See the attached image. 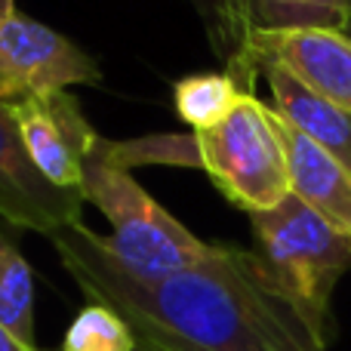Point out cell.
Wrapping results in <instances>:
<instances>
[{"label":"cell","mask_w":351,"mask_h":351,"mask_svg":"<svg viewBox=\"0 0 351 351\" xmlns=\"http://www.w3.org/2000/svg\"><path fill=\"white\" fill-rule=\"evenodd\" d=\"M49 241L86 302L114 308L142 351H330L253 250L213 243L197 265L142 280L84 222Z\"/></svg>","instance_id":"obj_1"},{"label":"cell","mask_w":351,"mask_h":351,"mask_svg":"<svg viewBox=\"0 0 351 351\" xmlns=\"http://www.w3.org/2000/svg\"><path fill=\"white\" fill-rule=\"evenodd\" d=\"M253 253L311 327L333 339V293L351 268V237L290 194L280 206L250 216Z\"/></svg>","instance_id":"obj_2"},{"label":"cell","mask_w":351,"mask_h":351,"mask_svg":"<svg viewBox=\"0 0 351 351\" xmlns=\"http://www.w3.org/2000/svg\"><path fill=\"white\" fill-rule=\"evenodd\" d=\"M80 194L108 219L111 234L105 237V247L111 250V256L142 280L185 271L206 259L213 247L188 231L170 210H164L130 176V170L108 164L96 145L84 164Z\"/></svg>","instance_id":"obj_3"},{"label":"cell","mask_w":351,"mask_h":351,"mask_svg":"<svg viewBox=\"0 0 351 351\" xmlns=\"http://www.w3.org/2000/svg\"><path fill=\"white\" fill-rule=\"evenodd\" d=\"M194 136L204 173L237 210L250 216L268 213L293 194L278 111L253 90L237 99L222 123Z\"/></svg>","instance_id":"obj_4"},{"label":"cell","mask_w":351,"mask_h":351,"mask_svg":"<svg viewBox=\"0 0 351 351\" xmlns=\"http://www.w3.org/2000/svg\"><path fill=\"white\" fill-rule=\"evenodd\" d=\"M102 80V68L71 37L12 10L0 16V102L68 93Z\"/></svg>","instance_id":"obj_5"},{"label":"cell","mask_w":351,"mask_h":351,"mask_svg":"<svg viewBox=\"0 0 351 351\" xmlns=\"http://www.w3.org/2000/svg\"><path fill=\"white\" fill-rule=\"evenodd\" d=\"M278 65L287 74L315 90L317 96L351 114V34L339 28H293L253 34L241 56L228 65V74L250 90L256 68Z\"/></svg>","instance_id":"obj_6"},{"label":"cell","mask_w":351,"mask_h":351,"mask_svg":"<svg viewBox=\"0 0 351 351\" xmlns=\"http://www.w3.org/2000/svg\"><path fill=\"white\" fill-rule=\"evenodd\" d=\"M84 194L56 188L34 167L25 139L19 133L12 105L0 102V219L12 228H28L40 234L80 222Z\"/></svg>","instance_id":"obj_7"},{"label":"cell","mask_w":351,"mask_h":351,"mask_svg":"<svg viewBox=\"0 0 351 351\" xmlns=\"http://www.w3.org/2000/svg\"><path fill=\"white\" fill-rule=\"evenodd\" d=\"M12 114H16L19 133L37 170L56 188L80 191L84 164L99 133L84 117L77 99L71 93L31 96L12 105Z\"/></svg>","instance_id":"obj_8"},{"label":"cell","mask_w":351,"mask_h":351,"mask_svg":"<svg viewBox=\"0 0 351 351\" xmlns=\"http://www.w3.org/2000/svg\"><path fill=\"white\" fill-rule=\"evenodd\" d=\"M280 139L287 148L293 194L321 219H327L336 231L351 237V170L287 121H280Z\"/></svg>","instance_id":"obj_9"},{"label":"cell","mask_w":351,"mask_h":351,"mask_svg":"<svg viewBox=\"0 0 351 351\" xmlns=\"http://www.w3.org/2000/svg\"><path fill=\"white\" fill-rule=\"evenodd\" d=\"M256 77H265L271 93V108L287 121L293 130L330 152L339 164L351 170V114L330 99L317 96L305 84H299L293 74H287L278 65L256 68Z\"/></svg>","instance_id":"obj_10"},{"label":"cell","mask_w":351,"mask_h":351,"mask_svg":"<svg viewBox=\"0 0 351 351\" xmlns=\"http://www.w3.org/2000/svg\"><path fill=\"white\" fill-rule=\"evenodd\" d=\"M351 22L346 0H234V22L222 47L228 65L241 56L253 34L293 28H339Z\"/></svg>","instance_id":"obj_11"},{"label":"cell","mask_w":351,"mask_h":351,"mask_svg":"<svg viewBox=\"0 0 351 351\" xmlns=\"http://www.w3.org/2000/svg\"><path fill=\"white\" fill-rule=\"evenodd\" d=\"M243 93L247 90L241 86V80L228 71L188 74L173 86V105L176 114L191 127V133H204L231 114Z\"/></svg>","instance_id":"obj_12"},{"label":"cell","mask_w":351,"mask_h":351,"mask_svg":"<svg viewBox=\"0 0 351 351\" xmlns=\"http://www.w3.org/2000/svg\"><path fill=\"white\" fill-rule=\"evenodd\" d=\"M0 324L10 327L28 346L34 339V280L28 259L22 256L10 222L0 219Z\"/></svg>","instance_id":"obj_13"},{"label":"cell","mask_w":351,"mask_h":351,"mask_svg":"<svg viewBox=\"0 0 351 351\" xmlns=\"http://www.w3.org/2000/svg\"><path fill=\"white\" fill-rule=\"evenodd\" d=\"M96 152L102 154L108 164L130 170V167L142 164H167V167H191V170H204L200 164V145L194 133L182 136H145V139H130V142H111L96 139Z\"/></svg>","instance_id":"obj_14"},{"label":"cell","mask_w":351,"mask_h":351,"mask_svg":"<svg viewBox=\"0 0 351 351\" xmlns=\"http://www.w3.org/2000/svg\"><path fill=\"white\" fill-rule=\"evenodd\" d=\"M59 351H139V339L114 308L86 302L68 324Z\"/></svg>","instance_id":"obj_15"},{"label":"cell","mask_w":351,"mask_h":351,"mask_svg":"<svg viewBox=\"0 0 351 351\" xmlns=\"http://www.w3.org/2000/svg\"><path fill=\"white\" fill-rule=\"evenodd\" d=\"M213 6H216V25H219V49L225 47V40H228L231 34V22H234V0H213Z\"/></svg>","instance_id":"obj_16"},{"label":"cell","mask_w":351,"mask_h":351,"mask_svg":"<svg viewBox=\"0 0 351 351\" xmlns=\"http://www.w3.org/2000/svg\"><path fill=\"white\" fill-rule=\"evenodd\" d=\"M0 351H43V348L22 342L10 327H3V324H0Z\"/></svg>","instance_id":"obj_17"},{"label":"cell","mask_w":351,"mask_h":351,"mask_svg":"<svg viewBox=\"0 0 351 351\" xmlns=\"http://www.w3.org/2000/svg\"><path fill=\"white\" fill-rule=\"evenodd\" d=\"M12 10H16V0H0V16H6Z\"/></svg>","instance_id":"obj_18"},{"label":"cell","mask_w":351,"mask_h":351,"mask_svg":"<svg viewBox=\"0 0 351 351\" xmlns=\"http://www.w3.org/2000/svg\"><path fill=\"white\" fill-rule=\"evenodd\" d=\"M346 6H348V16H351V0H346Z\"/></svg>","instance_id":"obj_19"},{"label":"cell","mask_w":351,"mask_h":351,"mask_svg":"<svg viewBox=\"0 0 351 351\" xmlns=\"http://www.w3.org/2000/svg\"><path fill=\"white\" fill-rule=\"evenodd\" d=\"M346 31H348V34H351V22H348V28H346Z\"/></svg>","instance_id":"obj_20"},{"label":"cell","mask_w":351,"mask_h":351,"mask_svg":"<svg viewBox=\"0 0 351 351\" xmlns=\"http://www.w3.org/2000/svg\"><path fill=\"white\" fill-rule=\"evenodd\" d=\"M139 351H142V348H139Z\"/></svg>","instance_id":"obj_21"}]
</instances>
